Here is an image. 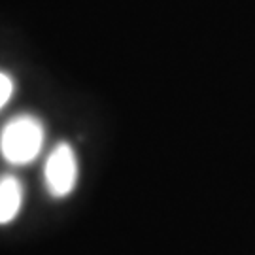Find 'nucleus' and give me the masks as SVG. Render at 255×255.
Returning <instances> with one entry per match:
<instances>
[{"instance_id": "f257e3e1", "label": "nucleus", "mask_w": 255, "mask_h": 255, "mask_svg": "<svg viewBox=\"0 0 255 255\" xmlns=\"http://www.w3.org/2000/svg\"><path fill=\"white\" fill-rule=\"evenodd\" d=\"M44 140V130L42 125L34 118H15L9 121L2 138H0V149L6 161L13 164L30 163L38 155Z\"/></svg>"}, {"instance_id": "f03ea898", "label": "nucleus", "mask_w": 255, "mask_h": 255, "mask_svg": "<svg viewBox=\"0 0 255 255\" xmlns=\"http://www.w3.org/2000/svg\"><path fill=\"white\" fill-rule=\"evenodd\" d=\"M78 178L76 153L68 144H61L53 149L46 163V183L53 197H64L74 189Z\"/></svg>"}, {"instance_id": "7ed1b4c3", "label": "nucleus", "mask_w": 255, "mask_h": 255, "mask_svg": "<svg viewBox=\"0 0 255 255\" xmlns=\"http://www.w3.org/2000/svg\"><path fill=\"white\" fill-rule=\"evenodd\" d=\"M21 201H23L21 183L11 176L2 178L0 180V225L9 223L17 216Z\"/></svg>"}, {"instance_id": "20e7f679", "label": "nucleus", "mask_w": 255, "mask_h": 255, "mask_svg": "<svg viewBox=\"0 0 255 255\" xmlns=\"http://www.w3.org/2000/svg\"><path fill=\"white\" fill-rule=\"evenodd\" d=\"M11 91H13L11 80H9L6 74H0V108L8 102V99L11 97Z\"/></svg>"}]
</instances>
